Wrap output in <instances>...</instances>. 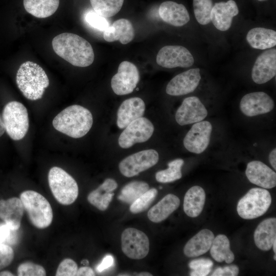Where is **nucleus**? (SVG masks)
<instances>
[{
	"label": "nucleus",
	"instance_id": "1",
	"mask_svg": "<svg viewBox=\"0 0 276 276\" xmlns=\"http://www.w3.org/2000/svg\"><path fill=\"white\" fill-rule=\"evenodd\" d=\"M52 45L55 53L71 64L86 67L94 60V53L89 42L81 36L63 33L55 36Z\"/></svg>",
	"mask_w": 276,
	"mask_h": 276
},
{
	"label": "nucleus",
	"instance_id": "2",
	"mask_svg": "<svg viewBox=\"0 0 276 276\" xmlns=\"http://www.w3.org/2000/svg\"><path fill=\"white\" fill-rule=\"evenodd\" d=\"M93 123V116L88 109L73 105L59 112L52 124L57 131L73 138H80L87 134Z\"/></svg>",
	"mask_w": 276,
	"mask_h": 276
},
{
	"label": "nucleus",
	"instance_id": "3",
	"mask_svg": "<svg viewBox=\"0 0 276 276\" xmlns=\"http://www.w3.org/2000/svg\"><path fill=\"white\" fill-rule=\"evenodd\" d=\"M16 82L23 95L32 101L41 98L49 85L44 71L32 61H26L20 65L17 72Z\"/></svg>",
	"mask_w": 276,
	"mask_h": 276
},
{
	"label": "nucleus",
	"instance_id": "4",
	"mask_svg": "<svg viewBox=\"0 0 276 276\" xmlns=\"http://www.w3.org/2000/svg\"><path fill=\"white\" fill-rule=\"evenodd\" d=\"M24 210L31 223L36 227L43 229L52 223L53 214L48 200L40 193L32 190L22 192L20 195Z\"/></svg>",
	"mask_w": 276,
	"mask_h": 276
},
{
	"label": "nucleus",
	"instance_id": "5",
	"mask_svg": "<svg viewBox=\"0 0 276 276\" xmlns=\"http://www.w3.org/2000/svg\"><path fill=\"white\" fill-rule=\"evenodd\" d=\"M48 182L54 198L62 205H70L77 199L79 189L75 179L60 167H53L48 174Z\"/></svg>",
	"mask_w": 276,
	"mask_h": 276
},
{
	"label": "nucleus",
	"instance_id": "6",
	"mask_svg": "<svg viewBox=\"0 0 276 276\" xmlns=\"http://www.w3.org/2000/svg\"><path fill=\"white\" fill-rule=\"evenodd\" d=\"M2 120L5 130L11 139L18 141L27 134L29 120L26 107L17 101H11L5 106Z\"/></svg>",
	"mask_w": 276,
	"mask_h": 276
},
{
	"label": "nucleus",
	"instance_id": "7",
	"mask_svg": "<svg viewBox=\"0 0 276 276\" xmlns=\"http://www.w3.org/2000/svg\"><path fill=\"white\" fill-rule=\"evenodd\" d=\"M271 195L264 188L250 189L238 201L237 211L244 219H253L264 214L270 206Z\"/></svg>",
	"mask_w": 276,
	"mask_h": 276
},
{
	"label": "nucleus",
	"instance_id": "8",
	"mask_svg": "<svg viewBox=\"0 0 276 276\" xmlns=\"http://www.w3.org/2000/svg\"><path fill=\"white\" fill-rule=\"evenodd\" d=\"M159 159L158 152L154 149L141 151L123 159L119 165L120 172L131 177L138 175L155 165Z\"/></svg>",
	"mask_w": 276,
	"mask_h": 276
},
{
	"label": "nucleus",
	"instance_id": "9",
	"mask_svg": "<svg viewBox=\"0 0 276 276\" xmlns=\"http://www.w3.org/2000/svg\"><path fill=\"white\" fill-rule=\"evenodd\" d=\"M149 240L142 231L135 228H127L121 235V248L123 253L132 259H142L149 251Z\"/></svg>",
	"mask_w": 276,
	"mask_h": 276
},
{
	"label": "nucleus",
	"instance_id": "10",
	"mask_svg": "<svg viewBox=\"0 0 276 276\" xmlns=\"http://www.w3.org/2000/svg\"><path fill=\"white\" fill-rule=\"evenodd\" d=\"M154 131V126L150 121L141 117L130 123L120 134L118 143L124 149L131 147L136 143L148 140Z\"/></svg>",
	"mask_w": 276,
	"mask_h": 276
},
{
	"label": "nucleus",
	"instance_id": "11",
	"mask_svg": "<svg viewBox=\"0 0 276 276\" xmlns=\"http://www.w3.org/2000/svg\"><path fill=\"white\" fill-rule=\"evenodd\" d=\"M139 80L137 67L129 61H124L119 65L117 73L112 77L111 86L116 95H127L133 91Z\"/></svg>",
	"mask_w": 276,
	"mask_h": 276
},
{
	"label": "nucleus",
	"instance_id": "12",
	"mask_svg": "<svg viewBox=\"0 0 276 276\" xmlns=\"http://www.w3.org/2000/svg\"><path fill=\"white\" fill-rule=\"evenodd\" d=\"M194 62L193 55L181 45H166L160 49L156 56V63L165 68L189 67Z\"/></svg>",
	"mask_w": 276,
	"mask_h": 276
},
{
	"label": "nucleus",
	"instance_id": "13",
	"mask_svg": "<svg viewBox=\"0 0 276 276\" xmlns=\"http://www.w3.org/2000/svg\"><path fill=\"white\" fill-rule=\"evenodd\" d=\"M212 131V125L210 122L195 123L183 139L184 147L190 152L202 153L209 145Z\"/></svg>",
	"mask_w": 276,
	"mask_h": 276
},
{
	"label": "nucleus",
	"instance_id": "14",
	"mask_svg": "<svg viewBox=\"0 0 276 276\" xmlns=\"http://www.w3.org/2000/svg\"><path fill=\"white\" fill-rule=\"evenodd\" d=\"M208 110L200 99L195 96L185 98L175 113V120L181 125L203 121L208 116Z\"/></svg>",
	"mask_w": 276,
	"mask_h": 276
},
{
	"label": "nucleus",
	"instance_id": "15",
	"mask_svg": "<svg viewBox=\"0 0 276 276\" xmlns=\"http://www.w3.org/2000/svg\"><path fill=\"white\" fill-rule=\"evenodd\" d=\"M273 99L266 93L257 91L248 93L241 99L240 108L247 117H254L270 112L274 108Z\"/></svg>",
	"mask_w": 276,
	"mask_h": 276
},
{
	"label": "nucleus",
	"instance_id": "16",
	"mask_svg": "<svg viewBox=\"0 0 276 276\" xmlns=\"http://www.w3.org/2000/svg\"><path fill=\"white\" fill-rule=\"evenodd\" d=\"M200 80V69L191 68L173 77L167 85L166 93L174 96L187 95L196 89Z\"/></svg>",
	"mask_w": 276,
	"mask_h": 276
},
{
	"label": "nucleus",
	"instance_id": "17",
	"mask_svg": "<svg viewBox=\"0 0 276 276\" xmlns=\"http://www.w3.org/2000/svg\"><path fill=\"white\" fill-rule=\"evenodd\" d=\"M276 74V50L271 49L262 53L256 59L251 71L253 81L258 84L267 82Z\"/></svg>",
	"mask_w": 276,
	"mask_h": 276
},
{
	"label": "nucleus",
	"instance_id": "18",
	"mask_svg": "<svg viewBox=\"0 0 276 276\" xmlns=\"http://www.w3.org/2000/svg\"><path fill=\"white\" fill-rule=\"evenodd\" d=\"M245 174L251 183L263 188L271 189L276 186L275 172L262 162L253 160L249 162Z\"/></svg>",
	"mask_w": 276,
	"mask_h": 276
},
{
	"label": "nucleus",
	"instance_id": "19",
	"mask_svg": "<svg viewBox=\"0 0 276 276\" xmlns=\"http://www.w3.org/2000/svg\"><path fill=\"white\" fill-rule=\"evenodd\" d=\"M238 13V6L233 0L216 3L212 9L211 20L217 29L225 31L231 28L233 17Z\"/></svg>",
	"mask_w": 276,
	"mask_h": 276
},
{
	"label": "nucleus",
	"instance_id": "20",
	"mask_svg": "<svg viewBox=\"0 0 276 276\" xmlns=\"http://www.w3.org/2000/svg\"><path fill=\"white\" fill-rule=\"evenodd\" d=\"M145 110L144 101L139 97H133L124 101L117 112V125L124 129L134 120L142 117Z\"/></svg>",
	"mask_w": 276,
	"mask_h": 276
},
{
	"label": "nucleus",
	"instance_id": "21",
	"mask_svg": "<svg viewBox=\"0 0 276 276\" xmlns=\"http://www.w3.org/2000/svg\"><path fill=\"white\" fill-rule=\"evenodd\" d=\"M24 211V208L20 198L12 197L0 200V218L13 229L19 228Z\"/></svg>",
	"mask_w": 276,
	"mask_h": 276
},
{
	"label": "nucleus",
	"instance_id": "22",
	"mask_svg": "<svg viewBox=\"0 0 276 276\" xmlns=\"http://www.w3.org/2000/svg\"><path fill=\"white\" fill-rule=\"evenodd\" d=\"M158 13L165 22L175 27H181L190 20V15L185 6L173 1L162 3Z\"/></svg>",
	"mask_w": 276,
	"mask_h": 276
},
{
	"label": "nucleus",
	"instance_id": "23",
	"mask_svg": "<svg viewBox=\"0 0 276 276\" xmlns=\"http://www.w3.org/2000/svg\"><path fill=\"white\" fill-rule=\"evenodd\" d=\"M134 37V30L132 23L127 19L121 18L114 21L103 32V38L107 42L119 40L126 44Z\"/></svg>",
	"mask_w": 276,
	"mask_h": 276
},
{
	"label": "nucleus",
	"instance_id": "24",
	"mask_svg": "<svg viewBox=\"0 0 276 276\" xmlns=\"http://www.w3.org/2000/svg\"><path fill=\"white\" fill-rule=\"evenodd\" d=\"M213 233L203 229L192 237L183 248L185 255L189 258L199 257L208 252L214 239Z\"/></svg>",
	"mask_w": 276,
	"mask_h": 276
},
{
	"label": "nucleus",
	"instance_id": "25",
	"mask_svg": "<svg viewBox=\"0 0 276 276\" xmlns=\"http://www.w3.org/2000/svg\"><path fill=\"white\" fill-rule=\"evenodd\" d=\"M256 245L260 249L268 251L276 240V218H269L257 227L254 235Z\"/></svg>",
	"mask_w": 276,
	"mask_h": 276
},
{
	"label": "nucleus",
	"instance_id": "26",
	"mask_svg": "<svg viewBox=\"0 0 276 276\" xmlns=\"http://www.w3.org/2000/svg\"><path fill=\"white\" fill-rule=\"evenodd\" d=\"M118 184L113 179L107 178L87 196L88 201L100 211H105L111 201Z\"/></svg>",
	"mask_w": 276,
	"mask_h": 276
},
{
	"label": "nucleus",
	"instance_id": "27",
	"mask_svg": "<svg viewBox=\"0 0 276 276\" xmlns=\"http://www.w3.org/2000/svg\"><path fill=\"white\" fill-rule=\"evenodd\" d=\"M179 204L180 200L177 196L168 194L149 210L148 218L153 222H160L177 210Z\"/></svg>",
	"mask_w": 276,
	"mask_h": 276
},
{
	"label": "nucleus",
	"instance_id": "28",
	"mask_svg": "<svg viewBox=\"0 0 276 276\" xmlns=\"http://www.w3.org/2000/svg\"><path fill=\"white\" fill-rule=\"evenodd\" d=\"M205 201V193L202 188L195 186L186 192L183 199V211L189 217L195 218L202 212Z\"/></svg>",
	"mask_w": 276,
	"mask_h": 276
},
{
	"label": "nucleus",
	"instance_id": "29",
	"mask_svg": "<svg viewBox=\"0 0 276 276\" xmlns=\"http://www.w3.org/2000/svg\"><path fill=\"white\" fill-rule=\"evenodd\" d=\"M246 39L252 48L266 50L275 46L276 32L262 27L254 28L249 30Z\"/></svg>",
	"mask_w": 276,
	"mask_h": 276
},
{
	"label": "nucleus",
	"instance_id": "30",
	"mask_svg": "<svg viewBox=\"0 0 276 276\" xmlns=\"http://www.w3.org/2000/svg\"><path fill=\"white\" fill-rule=\"evenodd\" d=\"M24 6L27 12L39 18L53 15L57 10L59 0H24Z\"/></svg>",
	"mask_w": 276,
	"mask_h": 276
},
{
	"label": "nucleus",
	"instance_id": "31",
	"mask_svg": "<svg viewBox=\"0 0 276 276\" xmlns=\"http://www.w3.org/2000/svg\"><path fill=\"white\" fill-rule=\"evenodd\" d=\"M210 250L212 257L218 262L225 261L230 264L234 261L235 256L230 249L229 241L224 235L219 234L214 237Z\"/></svg>",
	"mask_w": 276,
	"mask_h": 276
},
{
	"label": "nucleus",
	"instance_id": "32",
	"mask_svg": "<svg viewBox=\"0 0 276 276\" xmlns=\"http://www.w3.org/2000/svg\"><path fill=\"white\" fill-rule=\"evenodd\" d=\"M149 189V185L146 182L132 181L122 188L118 199L122 202L131 204Z\"/></svg>",
	"mask_w": 276,
	"mask_h": 276
},
{
	"label": "nucleus",
	"instance_id": "33",
	"mask_svg": "<svg viewBox=\"0 0 276 276\" xmlns=\"http://www.w3.org/2000/svg\"><path fill=\"white\" fill-rule=\"evenodd\" d=\"M124 0H90L93 10L99 15L110 17L118 13Z\"/></svg>",
	"mask_w": 276,
	"mask_h": 276
},
{
	"label": "nucleus",
	"instance_id": "34",
	"mask_svg": "<svg viewBox=\"0 0 276 276\" xmlns=\"http://www.w3.org/2000/svg\"><path fill=\"white\" fill-rule=\"evenodd\" d=\"M183 164L184 161L181 158L171 161L168 164V168L156 173V180L161 183H169L180 179L182 177L181 169Z\"/></svg>",
	"mask_w": 276,
	"mask_h": 276
},
{
	"label": "nucleus",
	"instance_id": "35",
	"mask_svg": "<svg viewBox=\"0 0 276 276\" xmlns=\"http://www.w3.org/2000/svg\"><path fill=\"white\" fill-rule=\"evenodd\" d=\"M195 17L197 22L202 25L209 24L213 8L212 0H193Z\"/></svg>",
	"mask_w": 276,
	"mask_h": 276
},
{
	"label": "nucleus",
	"instance_id": "36",
	"mask_svg": "<svg viewBox=\"0 0 276 276\" xmlns=\"http://www.w3.org/2000/svg\"><path fill=\"white\" fill-rule=\"evenodd\" d=\"M157 193L155 188L149 189L130 204V211L137 214L146 211L154 200Z\"/></svg>",
	"mask_w": 276,
	"mask_h": 276
},
{
	"label": "nucleus",
	"instance_id": "37",
	"mask_svg": "<svg viewBox=\"0 0 276 276\" xmlns=\"http://www.w3.org/2000/svg\"><path fill=\"white\" fill-rule=\"evenodd\" d=\"M18 276H44L45 269L41 265L31 262H26L20 264L17 268Z\"/></svg>",
	"mask_w": 276,
	"mask_h": 276
},
{
	"label": "nucleus",
	"instance_id": "38",
	"mask_svg": "<svg viewBox=\"0 0 276 276\" xmlns=\"http://www.w3.org/2000/svg\"><path fill=\"white\" fill-rule=\"evenodd\" d=\"M85 20L91 27L102 32L109 26L107 19L94 10H90L85 14Z\"/></svg>",
	"mask_w": 276,
	"mask_h": 276
},
{
	"label": "nucleus",
	"instance_id": "39",
	"mask_svg": "<svg viewBox=\"0 0 276 276\" xmlns=\"http://www.w3.org/2000/svg\"><path fill=\"white\" fill-rule=\"evenodd\" d=\"M78 270L77 263L72 259L66 258L59 264L56 272V276H74L76 275Z\"/></svg>",
	"mask_w": 276,
	"mask_h": 276
},
{
	"label": "nucleus",
	"instance_id": "40",
	"mask_svg": "<svg viewBox=\"0 0 276 276\" xmlns=\"http://www.w3.org/2000/svg\"><path fill=\"white\" fill-rule=\"evenodd\" d=\"M17 230L10 228L5 223L0 224V243L13 245L17 241Z\"/></svg>",
	"mask_w": 276,
	"mask_h": 276
},
{
	"label": "nucleus",
	"instance_id": "41",
	"mask_svg": "<svg viewBox=\"0 0 276 276\" xmlns=\"http://www.w3.org/2000/svg\"><path fill=\"white\" fill-rule=\"evenodd\" d=\"M14 257V251L10 245L0 243V270L9 266Z\"/></svg>",
	"mask_w": 276,
	"mask_h": 276
},
{
	"label": "nucleus",
	"instance_id": "42",
	"mask_svg": "<svg viewBox=\"0 0 276 276\" xmlns=\"http://www.w3.org/2000/svg\"><path fill=\"white\" fill-rule=\"evenodd\" d=\"M239 269L236 265H231L223 267L217 268L212 274V276H236Z\"/></svg>",
	"mask_w": 276,
	"mask_h": 276
},
{
	"label": "nucleus",
	"instance_id": "43",
	"mask_svg": "<svg viewBox=\"0 0 276 276\" xmlns=\"http://www.w3.org/2000/svg\"><path fill=\"white\" fill-rule=\"evenodd\" d=\"M213 265L212 260L209 259H197L191 261L189 266L192 270L201 268H211Z\"/></svg>",
	"mask_w": 276,
	"mask_h": 276
},
{
	"label": "nucleus",
	"instance_id": "44",
	"mask_svg": "<svg viewBox=\"0 0 276 276\" xmlns=\"http://www.w3.org/2000/svg\"><path fill=\"white\" fill-rule=\"evenodd\" d=\"M114 264V258L110 255H106L102 260V262L97 267V270L99 272H102L111 267Z\"/></svg>",
	"mask_w": 276,
	"mask_h": 276
},
{
	"label": "nucleus",
	"instance_id": "45",
	"mask_svg": "<svg viewBox=\"0 0 276 276\" xmlns=\"http://www.w3.org/2000/svg\"><path fill=\"white\" fill-rule=\"evenodd\" d=\"M76 275L77 276H93L95 275L94 270L89 267L83 266L78 269Z\"/></svg>",
	"mask_w": 276,
	"mask_h": 276
},
{
	"label": "nucleus",
	"instance_id": "46",
	"mask_svg": "<svg viewBox=\"0 0 276 276\" xmlns=\"http://www.w3.org/2000/svg\"><path fill=\"white\" fill-rule=\"evenodd\" d=\"M211 268L192 270L190 275L191 276H206L211 272Z\"/></svg>",
	"mask_w": 276,
	"mask_h": 276
},
{
	"label": "nucleus",
	"instance_id": "47",
	"mask_svg": "<svg viewBox=\"0 0 276 276\" xmlns=\"http://www.w3.org/2000/svg\"><path fill=\"white\" fill-rule=\"evenodd\" d=\"M269 161L271 166L274 169L276 170V149H273L269 155Z\"/></svg>",
	"mask_w": 276,
	"mask_h": 276
},
{
	"label": "nucleus",
	"instance_id": "48",
	"mask_svg": "<svg viewBox=\"0 0 276 276\" xmlns=\"http://www.w3.org/2000/svg\"><path fill=\"white\" fill-rule=\"evenodd\" d=\"M5 131L4 125L3 122L2 118L0 114V137L3 135Z\"/></svg>",
	"mask_w": 276,
	"mask_h": 276
},
{
	"label": "nucleus",
	"instance_id": "49",
	"mask_svg": "<svg viewBox=\"0 0 276 276\" xmlns=\"http://www.w3.org/2000/svg\"><path fill=\"white\" fill-rule=\"evenodd\" d=\"M14 274L9 271H3L0 272V276H13Z\"/></svg>",
	"mask_w": 276,
	"mask_h": 276
},
{
	"label": "nucleus",
	"instance_id": "50",
	"mask_svg": "<svg viewBox=\"0 0 276 276\" xmlns=\"http://www.w3.org/2000/svg\"><path fill=\"white\" fill-rule=\"evenodd\" d=\"M139 276H152V274H151L150 273L147 272H142L137 274Z\"/></svg>",
	"mask_w": 276,
	"mask_h": 276
},
{
	"label": "nucleus",
	"instance_id": "51",
	"mask_svg": "<svg viewBox=\"0 0 276 276\" xmlns=\"http://www.w3.org/2000/svg\"><path fill=\"white\" fill-rule=\"evenodd\" d=\"M272 247L273 248V251L274 254L276 253V240H275L272 244Z\"/></svg>",
	"mask_w": 276,
	"mask_h": 276
},
{
	"label": "nucleus",
	"instance_id": "52",
	"mask_svg": "<svg viewBox=\"0 0 276 276\" xmlns=\"http://www.w3.org/2000/svg\"><path fill=\"white\" fill-rule=\"evenodd\" d=\"M82 264L83 265H87L88 264V261L86 260H84L82 261Z\"/></svg>",
	"mask_w": 276,
	"mask_h": 276
},
{
	"label": "nucleus",
	"instance_id": "53",
	"mask_svg": "<svg viewBox=\"0 0 276 276\" xmlns=\"http://www.w3.org/2000/svg\"><path fill=\"white\" fill-rule=\"evenodd\" d=\"M276 256V254H274V256H273V259H274V260H276V256Z\"/></svg>",
	"mask_w": 276,
	"mask_h": 276
},
{
	"label": "nucleus",
	"instance_id": "54",
	"mask_svg": "<svg viewBox=\"0 0 276 276\" xmlns=\"http://www.w3.org/2000/svg\"><path fill=\"white\" fill-rule=\"evenodd\" d=\"M259 1H260V2H262V1H267V0H258Z\"/></svg>",
	"mask_w": 276,
	"mask_h": 276
}]
</instances>
